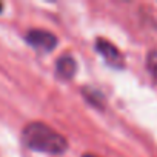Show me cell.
<instances>
[{
    "label": "cell",
    "mask_w": 157,
    "mask_h": 157,
    "mask_svg": "<svg viewBox=\"0 0 157 157\" xmlns=\"http://www.w3.org/2000/svg\"><path fill=\"white\" fill-rule=\"evenodd\" d=\"M23 143L37 152L45 154H63L68 149V140L60 132L54 131L42 122H33L23 128Z\"/></svg>",
    "instance_id": "1"
},
{
    "label": "cell",
    "mask_w": 157,
    "mask_h": 157,
    "mask_svg": "<svg viewBox=\"0 0 157 157\" xmlns=\"http://www.w3.org/2000/svg\"><path fill=\"white\" fill-rule=\"evenodd\" d=\"M25 39L34 49L45 51V52L52 51L59 43L57 37L52 33L46 31V29H31V31H28Z\"/></svg>",
    "instance_id": "2"
},
{
    "label": "cell",
    "mask_w": 157,
    "mask_h": 157,
    "mask_svg": "<svg viewBox=\"0 0 157 157\" xmlns=\"http://www.w3.org/2000/svg\"><path fill=\"white\" fill-rule=\"evenodd\" d=\"M96 51L105 59V62L116 68V69H122L125 66V59H123V54L117 49V46H114L111 42L99 37L96 40Z\"/></svg>",
    "instance_id": "3"
},
{
    "label": "cell",
    "mask_w": 157,
    "mask_h": 157,
    "mask_svg": "<svg viewBox=\"0 0 157 157\" xmlns=\"http://www.w3.org/2000/svg\"><path fill=\"white\" fill-rule=\"evenodd\" d=\"M77 71V63L74 60L72 56L69 54H63L62 57L57 59V63H56V72L60 78H63V80H69V78L74 77Z\"/></svg>",
    "instance_id": "4"
},
{
    "label": "cell",
    "mask_w": 157,
    "mask_h": 157,
    "mask_svg": "<svg viewBox=\"0 0 157 157\" xmlns=\"http://www.w3.org/2000/svg\"><path fill=\"white\" fill-rule=\"evenodd\" d=\"M146 66L154 77V80H157V51H149L146 57Z\"/></svg>",
    "instance_id": "5"
},
{
    "label": "cell",
    "mask_w": 157,
    "mask_h": 157,
    "mask_svg": "<svg viewBox=\"0 0 157 157\" xmlns=\"http://www.w3.org/2000/svg\"><path fill=\"white\" fill-rule=\"evenodd\" d=\"M82 157H97V155H94V154H83Z\"/></svg>",
    "instance_id": "6"
},
{
    "label": "cell",
    "mask_w": 157,
    "mask_h": 157,
    "mask_svg": "<svg viewBox=\"0 0 157 157\" xmlns=\"http://www.w3.org/2000/svg\"><path fill=\"white\" fill-rule=\"evenodd\" d=\"M0 11H2V5H0Z\"/></svg>",
    "instance_id": "7"
}]
</instances>
